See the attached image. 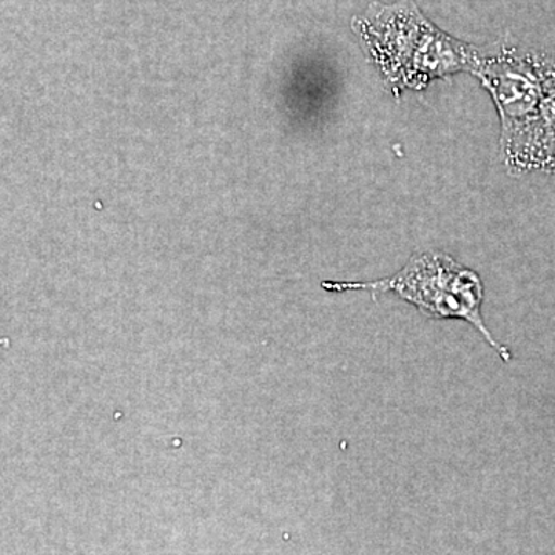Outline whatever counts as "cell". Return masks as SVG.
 Wrapping results in <instances>:
<instances>
[{"mask_svg": "<svg viewBox=\"0 0 555 555\" xmlns=\"http://www.w3.org/2000/svg\"><path fill=\"white\" fill-rule=\"evenodd\" d=\"M502 119L503 158L516 173H555V60L505 49L481 51L473 73Z\"/></svg>", "mask_w": 555, "mask_h": 555, "instance_id": "1", "label": "cell"}, {"mask_svg": "<svg viewBox=\"0 0 555 555\" xmlns=\"http://www.w3.org/2000/svg\"><path fill=\"white\" fill-rule=\"evenodd\" d=\"M353 28L396 94L425 89L456 73H474L480 62L481 50L440 30L411 0L372 3L356 17Z\"/></svg>", "mask_w": 555, "mask_h": 555, "instance_id": "2", "label": "cell"}, {"mask_svg": "<svg viewBox=\"0 0 555 555\" xmlns=\"http://www.w3.org/2000/svg\"><path fill=\"white\" fill-rule=\"evenodd\" d=\"M323 287L331 292L367 291L374 297L390 292L433 320L466 321L477 328L496 356L505 363L511 361L509 349L492 337L481 315L483 281L473 269L465 268L443 251L429 250L412 255L406 266L398 270L396 275L382 280L367 283L326 281Z\"/></svg>", "mask_w": 555, "mask_h": 555, "instance_id": "3", "label": "cell"}]
</instances>
